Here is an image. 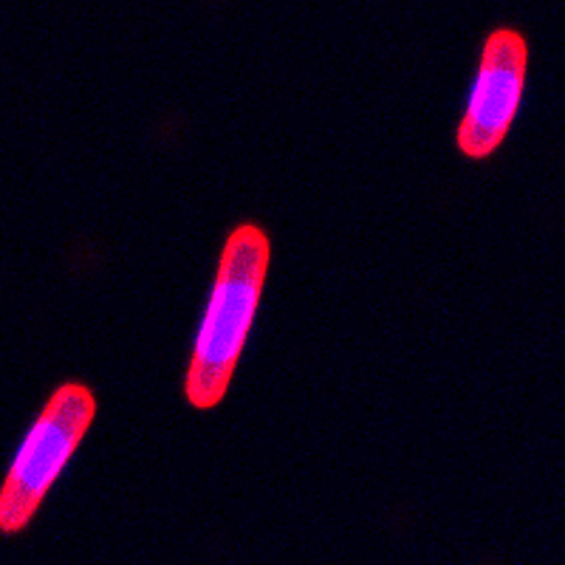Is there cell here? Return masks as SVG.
<instances>
[{
	"label": "cell",
	"mask_w": 565,
	"mask_h": 565,
	"mask_svg": "<svg viewBox=\"0 0 565 565\" xmlns=\"http://www.w3.org/2000/svg\"><path fill=\"white\" fill-rule=\"evenodd\" d=\"M266 269H269L266 232L255 224L235 226L221 252L218 275L184 382L186 398L199 411H210L226 396L232 373L255 322L257 302L264 295Z\"/></svg>",
	"instance_id": "cell-1"
},
{
	"label": "cell",
	"mask_w": 565,
	"mask_h": 565,
	"mask_svg": "<svg viewBox=\"0 0 565 565\" xmlns=\"http://www.w3.org/2000/svg\"><path fill=\"white\" fill-rule=\"evenodd\" d=\"M97 416V398L79 382H65L45 402L9 463L0 487V534H18L32 523L45 494Z\"/></svg>",
	"instance_id": "cell-2"
},
{
	"label": "cell",
	"mask_w": 565,
	"mask_h": 565,
	"mask_svg": "<svg viewBox=\"0 0 565 565\" xmlns=\"http://www.w3.org/2000/svg\"><path fill=\"white\" fill-rule=\"evenodd\" d=\"M529 49L521 32L494 29L483 43L481 68L458 125V148L469 159H487L501 148L521 108Z\"/></svg>",
	"instance_id": "cell-3"
}]
</instances>
